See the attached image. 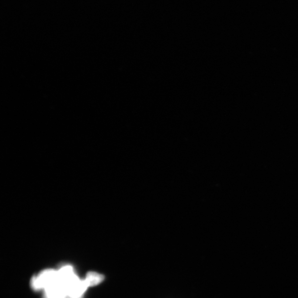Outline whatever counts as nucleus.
<instances>
[{
  "instance_id": "2",
  "label": "nucleus",
  "mask_w": 298,
  "mask_h": 298,
  "mask_svg": "<svg viewBox=\"0 0 298 298\" xmlns=\"http://www.w3.org/2000/svg\"><path fill=\"white\" fill-rule=\"evenodd\" d=\"M104 279V276L94 272L88 273L85 280L87 287H92L101 283Z\"/></svg>"
},
{
  "instance_id": "1",
  "label": "nucleus",
  "mask_w": 298,
  "mask_h": 298,
  "mask_svg": "<svg viewBox=\"0 0 298 298\" xmlns=\"http://www.w3.org/2000/svg\"><path fill=\"white\" fill-rule=\"evenodd\" d=\"M58 279V273L53 270H45L32 279V286L35 289L45 288Z\"/></svg>"
}]
</instances>
